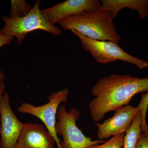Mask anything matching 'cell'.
I'll list each match as a JSON object with an SVG mask.
<instances>
[{
  "mask_svg": "<svg viewBox=\"0 0 148 148\" xmlns=\"http://www.w3.org/2000/svg\"><path fill=\"white\" fill-rule=\"evenodd\" d=\"M40 3L39 0L37 1L31 11L25 16H3L2 20L5 24L0 30V33L13 38L15 37L18 45L23 41L27 34L36 30H43L54 36L62 34L61 29L51 24L43 15Z\"/></svg>",
  "mask_w": 148,
  "mask_h": 148,
  "instance_id": "obj_3",
  "label": "cell"
},
{
  "mask_svg": "<svg viewBox=\"0 0 148 148\" xmlns=\"http://www.w3.org/2000/svg\"><path fill=\"white\" fill-rule=\"evenodd\" d=\"M113 20L109 12L96 10L69 16L58 24L64 30H75L91 39L118 43L121 37Z\"/></svg>",
  "mask_w": 148,
  "mask_h": 148,
  "instance_id": "obj_2",
  "label": "cell"
},
{
  "mask_svg": "<svg viewBox=\"0 0 148 148\" xmlns=\"http://www.w3.org/2000/svg\"><path fill=\"white\" fill-rule=\"evenodd\" d=\"M140 113L138 107L135 108L129 105L117 109L115 111L113 116L103 123H95L98 140H105L115 135L125 133L133 120Z\"/></svg>",
  "mask_w": 148,
  "mask_h": 148,
  "instance_id": "obj_8",
  "label": "cell"
},
{
  "mask_svg": "<svg viewBox=\"0 0 148 148\" xmlns=\"http://www.w3.org/2000/svg\"><path fill=\"white\" fill-rule=\"evenodd\" d=\"M9 17L25 16L32 10V6L25 0H12Z\"/></svg>",
  "mask_w": 148,
  "mask_h": 148,
  "instance_id": "obj_13",
  "label": "cell"
},
{
  "mask_svg": "<svg viewBox=\"0 0 148 148\" xmlns=\"http://www.w3.org/2000/svg\"><path fill=\"white\" fill-rule=\"evenodd\" d=\"M0 148H14L24 126L14 114L7 92L0 95Z\"/></svg>",
  "mask_w": 148,
  "mask_h": 148,
  "instance_id": "obj_7",
  "label": "cell"
},
{
  "mask_svg": "<svg viewBox=\"0 0 148 148\" xmlns=\"http://www.w3.org/2000/svg\"><path fill=\"white\" fill-rule=\"evenodd\" d=\"M101 5V1L98 0H67L52 7L41 10V12L49 22L55 25L69 16L98 10Z\"/></svg>",
  "mask_w": 148,
  "mask_h": 148,
  "instance_id": "obj_9",
  "label": "cell"
},
{
  "mask_svg": "<svg viewBox=\"0 0 148 148\" xmlns=\"http://www.w3.org/2000/svg\"><path fill=\"white\" fill-rule=\"evenodd\" d=\"M124 135V133L115 135L103 144L91 146L88 148H122Z\"/></svg>",
  "mask_w": 148,
  "mask_h": 148,
  "instance_id": "obj_14",
  "label": "cell"
},
{
  "mask_svg": "<svg viewBox=\"0 0 148 148\" xmlns=\"http://www.w3.org/2000/svg\"><path fill=\"white\" fill-rule=\"evenodd\" d=\"M5 78V75L3 71L0 73V95L3 94L5 91V84L4 83V79ZM0 129H1V122H0Z\"/></svg>",
  "mask_w": 148,
  "mask_h": 148,
  "instance_id": "obj_18",
  "label": "cell"
},
{
  "mask_svg": "<svg viewBox=\"0 0 148 148\" xmlns=\"http://www.w3.org/2000/svg\"><path fill=\"white\" fill-rule=\"evenodd\" d=\"M101 1V7L97 10L109 12L113 20L120 11L125 8L137 11L141 19L148 18V0H102Z\"/></svg>",
  "mask_w": 148,
  "mask_h": 148,
  "instance_id": "obj_11",
  "label": "cell"
},
{
  "mask_svg": "<svg viewBox=\"0 0 148 148\" xmlns=\"http://www.w3.org/2000/svg\"><path fill=\"white\" fill-rule=\"evenodd\" d=\"M54 138L42 124L29 122L24 126L14 148H55Z\"/></svg>",
  "mask_w": 148,
  "mask_h": 148,
  "instance_id": "obj_10",
  "label": "cell"
},
{
  "mask_svg": "<svg viewBox=\"0 0 148 148\" xmlns=\"http://www.w3.org/2000/svg\"><path fill=\"white\" fill-rule=\"evenodd\" d=\"M71 32L78 37L84 48L90 52L99 64H107L121 60L135 65L141 69L148 66L147 61L127 53L118 45V43L109 41L91 39L77 31L72 30Z\"/></svg>",
  "mask_w": 148,
  "mask_h": 148,
  "instance_id": "obj_5",
  "label": "cell"
},
{
  "mask_svg": "<svg viewBox=\"0 0 148 148\" xmlns=\"http://www.w3.org/2000/svg\"><path fill=\"white\" fill-rule=\"evenodd\" d=\"M136 148H148V124L145 131L141 132Z\"/></svg>",
  "mask_w": 148,
  "mask_h": 148,
  "instance_id": "obj_16",
  "label": "cell"
},
{
  "mask_svg": "<svg viewBox=\"0 0 148 148\" xmlns=\"http://www.w3.org/2000/svg\"><path fill=\"white\" fill-rule=\"evenodd\" d=\"M13 38L0 33V48L3 46L10 44ZM1 71H0V73Z\"/></svg>",
  "mask_w": 148,
  "mask_h": 148,
  "instance_id": "obj_17",
  "label": "cell"
},
{
  "mask_svg": "<svg viewBox=\"0 0 148 148\" xmlns=\"http://www.w3.org/2000/svg\"><path fill=\"white\" fill-rule=\"evenodd\" d=\"M69 94V89L64 88L51 94L48 97V102L44 105L37 106L24 103L18 108V112L21 113L32 115L40 120L54 138L58 148L62 147L61 141L55 130L56 115L60 104L67 102Z\"/></svg>",
  "mask_w": 148,
  "mask_h": 148,
  "instance_id": "obj_6",
  "label": "cell"
},
{
  "mask_svg": "<svg viewBox=\"0 0 148 148\" xmlns=\"http://www.w3.org/2000/svg\"><path fill=\"white\" fill-rule=\"evenodd\" d=\"M141 111L142 116V132L145 131L147 128L148 124L146 122V115L148 108V92L142 94L141 100L138 106Z\"/></svg>",
  "mask_w": 148,
  "mask_h": 148,
  "instance_id": "obj_15",
  "label": "cell"
},
{
  "mask_svg": "<svg viewBox=\"0 0 148 148\" xmlns=\"http://www.w3.org/2000/svg\"><path fill=\"white\" fill-rule=\"evenodd\" d=\"M80 116V112L75 108L68 112L64 105L62 104L58 108L55 130L57 135L63 137L61 143L62 148H88L106 142L105 140H92L84 135L76 124Z\"/></svg>",
  "mask_w": 148,
  "mask_h": 148,
  "instance_id": "obj_4",
  "label": "cell"
},
{
  "mask_svg": "<svg viewBox=\"0 0 148 148\" xmlns=\"http://www.w3.org/2000/svg\"><path fill=\"white\" fill-rule=\"evenodd\" d=\"M141 113L133 120L125 134L122 148H136L138 140L142 132Z\"/></svg>",
  "mask_w": 148,
  "mask_h": 148,
  "instance_id": "obj_12",
  "label": "cell"
},
{
  "mask_svg": "<svg viewBox=\"0 0 148 148\" xmlns=\"http://www.w3.org/2000/svg\"><path fill=\"white\" fill-rule=\"evenodd\" d=\"M148 91V77L112 74L102 78L91 88L94 98L88 104L91 118L98 122L111 111L129 105L133 96Z\"/></svg>",
  "mask_w": 148,
  "mask_h": 148,
  "instance_id": "obj_1",
  "label": "cell"
}]
</instances>
